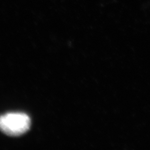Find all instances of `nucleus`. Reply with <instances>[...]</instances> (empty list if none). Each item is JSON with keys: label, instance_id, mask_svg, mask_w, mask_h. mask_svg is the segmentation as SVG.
Returning <instances> with one entry per match:
<instances>
[{"label": "nucleus", "instance_id": "nucleus-1", "mask_svg": "<svg viewBox=\"0 0 150 150\" xmlns=\"http://www.w3.org/2000/svg\"><path fill=\"white\" fill-rule=\"evenodd\" d=\"M31 120L23 113H10L0 116V130L8 136L18 137L29 130Z\"/></svg>", "mask_w": 150, "mask_h": 150}]
</instances>
